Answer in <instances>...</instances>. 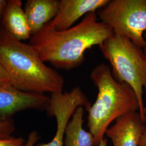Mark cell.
I'll return each mask as SVG.
<instances>
[{
  "label": "cell",
  "mask_w": 146,
  "mask_h": 146,
  "mask_svg": "<svg viewBox=\"0 0 146 146\" xmlns=\"http://www.w3.org/2000/svg\"><path fill=\"white\" fill-rule=\"evenodd\" d=\"M113 34L111 28L99 21L94 12L85 16L78 24L64 31H55L48 23L31 37L29 44L43 62L58 69L70 70L84 63L87 50L100 46Z\"/></svg>",
  "instance_id": "cell-1"
},
{
  "label": "cell",
  "mask_w": 146,
  "mask_h": 146,
  "mask_svg": "<svg viewBox=\"0 0 146 146\" xmlns=\"http://www.w3.org/2000/svg\"><path fill=\"white\" fill-rule=\"evenodd\" d=\"M0 63L16 88L37 94L62 92V75L47 66L30 44L16 39L2 26Z\"/></svg>",
  "instance_id": "cell-2"
},
{
  "label": "cell",
  "mask_w": 146,
  "mask_h": 146,
  "mask_svg": "<svg viewBox=\"0 0 146 146\" xmlns=\"http://www.w3.org/2000/svg\"><path fill=\"white\" fill-rule=\"evenodd\" d=\"M90 78L98 93L87 110V125L94 136L95 146H98L113 121L139 110V105L133 90L129 85L117 81L108 65H97L91 71Z\"/></svg>",
  "instance_id": "cell-3"
},
{
  "label": "cell",
  "mask_w": 146,
  "mask_h": 146,
  "mask_svg": "<svg viewBox=\"0 0 146 146\" xmlns=\"http://www.w3.org/2000/svg\"><path fill=\"white\" fill-rule=\"evenodd\" d=\"M111 67V74L120 83L129 85L134 92L139 105V114L145 120L143 99L146 89V57L143 49L129 38L114 34L99 46Z\"/></svg>",
  "instance_id": "cell-4"
},
{
  "label": "cell",
  "mask_w": 146,
  "mask_h": 146,
  "mask_svg": "<svg viewBox=\"0 0 146 146\" xmlns=\"http://www.w3.org/2000/svg\"><path fill=\"white\" fill-rule=\"evenodd\" d=\"M96 14L114 34L129 38L143 49L146 32V0H109Z\"/></svg>",
  "instance_id": "cell-5"
},
{
  "label": "cell",
  "mask_w": 146,
  "mask_h": 146,
  "mask_svg": "<svg viewBox=\"0 0 146 146\" xmlns=\"http://www.w3.org/2000/svg\"><path fill=\"white\" fill-rule=\"evenodd\" d=\"M86 95L78 87L69 92H62L51 94L47 113L54 116L56 121V131L52 140L48 143L37 146H63L64 134L66 127L75 110L78 107L88 110L91 106Z\"/></svg>",
  "instance_id": "cell-6"
},
{
  "label": "cell",
  "mask_w": 146,
  "mask_h": 146,
  "mask_svg": "<svg viewBox=\"0 0 146 146\" xmlns=\"http://www.w3.org/2000/svg\"><path fill=\"white\" fill-rule=\"evenodd\" d=\"M50 98L16 88L11 84L0 85V121L11 120L16 113L29 109L45 110Z\"/></svg>",
  "instance_id": "cell-7"
},
{
  "label": "cell",
  "mask_w": 146,
  "mask_h": 146,
  "mask_svg": "<svg viewBox=\"0 0 146 146\" xmlns=\"http://www.w3.org/2000/svg\"><path fill=\"white\" fill-rule=\"evenodd\" d=\"M109 0H61L58 13L49 23L53 29L61 31L69 29L83 16L96 13Z\"/></svg>",
  "instance_id": "cell-8"
},
{
  "label": "cell",
  "mask_w": 146,
  "mask_h": 146,
  "mask_svg": "<svg viewBox=\"0 0 146 146\" xmlns=\"http://www.w3.org/2000/svg\"><path fill=\"white\" fill-rule=\"evenodd\" d=\"M144 121L139 112L133 111L115 120L106 131L113 146H139Z\"/></svg>",
  "instance_id": "cell-9"
},
{
  "label": "cell",
  "mask_w": 146,
  "mask_h": 146,
  "mask_svg": "<svg viewBox=\"0 0 146 146\" xmlns=\"http://www.w3.org/2000/svg\"><path fill=\"white\" fill-rule=\"evenodd\" d=\"M60 1L28 0L24 8L31 36L49 23L58 13Z\"/></svg>",
  "instance_id": "cell-10"
},
{
  "label": "cell",
  "mask_w": 146,
  "mask_h": 146,
  "mask_svg": "<svg viewBox=\"0 0 146 146\" xmlns=\"http://www.w3.org/2000/svg\"><path fill=\"white\" fill-rule=\"evenodd\" d=\"M15 38L26 40L31 38V31L20 0H8L2 18V25Z\"/></svg>",
  "instance_id": "cell-11"
},
{
  "label": "cell",
  "mask_w": 146,
  "mask_h": 146,
  "mask_svg": "<svg viewBox=\"0 0 146 146\" xmlns=\"http://www.w3.org/2000/svg\"><path fill=\"white\" fill-rule=\"evenodd\" d=\"M84 108L75 110L66 127L64 146H95L94 136L84 128Z\"/></svg>",
  "instance_id": "cell-12"
},
{
  "label": "cell",
  "mask_w": 146,
  "mask_h": 146,
  "mask_svg": "<svg viewBox=\"0 0 146 146\" xmlns=\"http://www.w3.org/2000/svg\"><path fill=\"white\" fill-rule=\"evenodd\" d=\"M15 129V127L13 120L0 121V138L10 137Z\"/></svg>",
  "instance_id": "cell-13"
},
{
  "label": "cell",
  "mask_w": 146,
  "mask_h": 146,
  "mask_svg": "<svg viewBox=\"0 0 146 146\" xmlns=\"http://www.w3.org/2000/svg\"><path fill=\"white\" fill-rule=\"evenodd\" d=\"M26 141L22 137L10 136L0 138V146H26Z\"/></svg>",
  "instance_id": "cell-14"
},
{
  "label": "cell",
  "mask_w": 146,
  "mask_h": 146,
  "mask_svg": "<svg viewBox=\"0 0 146 146\" xmlns=\"http://www.w3.org/2000/svg\"><path fill=\"white\" fill-rule=\"evenodd\" d=\"M38 133L36 131L31 132L28 137L26 143V146H37V142L39 139Z\"/></svg>",
  "instance_id": "cell-15"
},
{
  "label": "cell",
  "mask_w": 146,
  "mask_h": 146,
  "mask_svg": "<svg viewBox=\"0 0 146 146\" xmlns=\"http://www.w3.org/2000/svg\"><path fill=\"white\" fill-rule=\"evenodd\" d=\"M11 84L9 76L0 63V85Z\"/></svg>",
  "instance_id": "cell-16"
},
{
  "label": "cell",
  "mask_w": 146,
  "mask_h": 146,
  "mask_svg": "<svg viewBox=\"0 0 146 146\" xmlns=\"http://www.w3.org/2000/svg\"><path fill=\"white\" fill-rule=\"evenodd\" d=\"M139 146H146V116L144 121V127L141 135Z\"/></svg>",
  "instance_id": "cell-17"
},
{
  "label": "cell",
  "mask_w": 146,
  "mask_h": 146,
  "mask_svg": "<svg viewBox=\"0 0 146 146\" xmlns=\"http://www.w3.org/2000/svg\"><path fill=\"white\" fill-rule=\"evenodd\" d=\"M8 1L7 0H0V20H2L3 12L7 5Z\"/></svg>",
  "instance_id": "cell-18"
},
{
  "label": "cell",
  "mask_w": 146,
  "mask_h": 146,
  "mask_svg": "<svg viewBox=\"0 0 146 146\" xmlns=\"http://www.w3.org/2000/svg\"><path fill=\"white\" fill-rule=\"evenodd\" d=\"M98 146H107V140L106 138L104 137L102 139L100 142Z\"/></svg>",
  "instance_id": "cell-19"
},
{
  "label": "cell",
  "mask_w": 146,
  "mask_h": 146,
  "mask_svg": "<svg viewBox=\"0 0 146 146\" xmlns=\"http://www.w3.org/2000/svg\"><path fill=\"white\" fill-rule=\"evenodd\" d=\"M144 37H145V46L142 49H143V52H144V54H145V55L146 57V32L145 33V34Z\"/></svg>",
  "instance_id": "cell-20"
},
{
  "label": "cell",
  "mask_w": 146,
  "mask_h": 146,
  "mask_svg": "<svg viewBox=\"0 0 146 146\" xmlns=\"http://www.w3.org/2000/svg\"><path fill=\"white\" fill-rule=\"evenodd\" d=\"M146 92V89H145ZM145 117L146 116V106H145Z\"/></svg>",
  "instance_id": "cell-21"
},
{
  "label": "cell",
  "mask_w": 146,
  "mask_h": 146,
  "mask_svg": "<svg viewBox=\"0 0 146 146\" xmlns=\"http://www.w3.org/2000/svg\"></svg>",
  "instance_id": "cell-22"
}]
</instances>
